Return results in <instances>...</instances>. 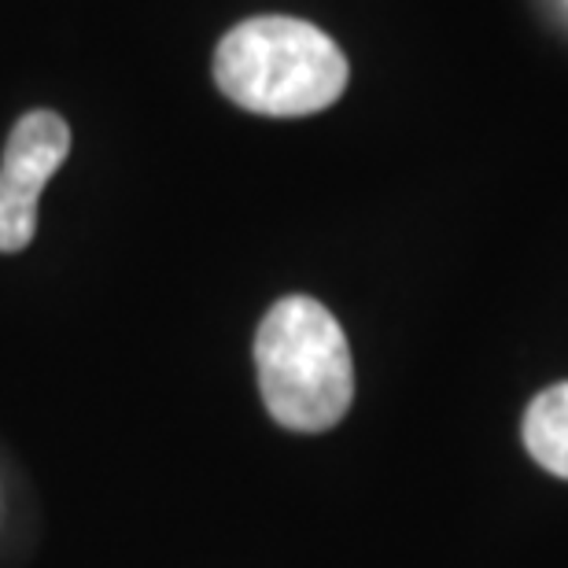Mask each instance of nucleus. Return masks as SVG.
I'll list each match as a JSON object with an SVG mask.
<instances>
[{"mask_svg":"<svg viewBox=\"0 0 568 568\" xmlns=\"http://www.w3.org/2000/svg\"><path fill=\"white\" fill-rule=\"evenodd\" d=\"M344 49L292 16L244 19L214 52V82L236 108L266 119H303L333 108L347 89Z\"/></svg>","mask_w":568,"mask_h":568,"instance_id":"f257e3e1","label":"nucleus"},{"mask_svg":"<svg viewBox=\"0 0 568 568\" xmlns=\"http://www.w3.org/2000/svg\"><path fill=\"white\" fill-rule=\"evenodd\" d=\"M255 373L270 417L292 432H325L355 399V366L339 322L311 295H284L255 333Z\"/></svg>","mask_w":568,"mask_h":568,"instance_id":"f03ea898","label":"nucleus"},{"mask_svg":"<svg viewBox=\"0 0 568 568\" xmlns=\"http://www.w3.org/2000/svg\"><path fill=\"white\" fill-rule=\"evenodd\" d=\"M71 152V130L55 111L16 122L0 163V252H22L38 233V200Z\"/></svg>","mask_w":568,"mask_h":568,"instance_id":"7ed1b4c3","label":"nucleus"},{"mask_svg":"<svg viewBox=\"0 0 568 568\" xmlns=\"http://www.w3.org/2000/svg\"><path fill=\"white\" fill-rule=\"evenodd\" d=\"M525 447L542 469L568 480V381L539 392L525 414Z\"/></svg>","mask_w":568,"mask_h":568,"instance_id":"20e7f679","label":"nucleus"}]
</instances>
